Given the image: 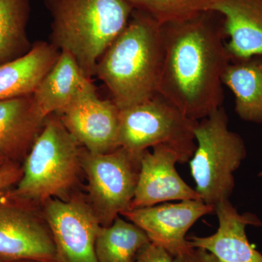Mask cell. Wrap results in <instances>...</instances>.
<instances>
[{
  "label": "cell",
  "mask_w": 262,
  "mask_h": 262,
  "mask_svg": "<svg viewBox=\"0 0 262 262\" xmlns=\"http://www.w3.org/2000/svg\"><path fill=\"white\" fill-rule=\"evenodd\" d=\"M163 61L159 94L191 120L222 107L223 75L230 57L223 17L208 10L162 25Z\"/></svg>",
  "instance_id": "6da1fadb"
},
{
  "label": "cell",
  "mask_w": 262,
  "mask_h": 262,
  "mask_svg": "<svg viewBox=\"0 0 262 262\" xmlns=\"http://www.w3.org/2000/svg\"><path fill=\"white\" fill-rule=\"evenodd\" d=\"M163 61L162 25L134 10L126 27L98 60L95 75L122 110L159 94Z\"/></svg>",
  "instance_id": "7a4b0ae2"
},
{
  "label": "cell",
  "mask_w": 262,
  "mask_h": 262,
  "mask_svg": "<svg viewBox=\"0 0 262 262\" xmlns=\"http://www.w3.org/2000/svg\"><path fill=\"white\" fill-rule=\"evenodd\" d=\"M44 4L51 17V44L72 54L89 78L134 10L128 0H44Z\"/></svg>",
  "instance_id": "3957f363"
},
{
  "label": "cell",
  "mask_w": 262,
  "mask_h": 262,
  "mask_svg": "<svg viewBox=\"0 0 262 262\" xmlns=\"http://www.w3.org/2000/svg\"><path fill=\"white\" fill-rule=\"evenodd\" d=\"M82 148L58 117L50 115L24 160L21 179L5 194L39 208L51 198L67 199L75 192Z\"/></svg>",
  "instance_id": "277c9868"
},
{
  "label": "cell",
  "mask_w": 262,
  "mask_h": 262,
  "mask_svg": "<svg viewBox=\"0 0 262 262\" xmlns=\"http://www.w3.org/2000/svg\"><path fill=\"white\" fill-rule=\"evenodd\" d=\"M194 136L196 147L189 161L191 173L201 201L214 207L233 193L234 172L247 155L246 144L229 129L223 107L199 120Z\"/></svg>",
  "instance_id": "5b68a950"
},
{
  "label": "cell",
  "mask_w": 262,
  "mask_h": 262,
  "mask_svg": "<svg viewBox=\"0 0 262 262\" xmlns=\"http://www.w3.org/2000/svg\"><path fill=\"white\" fill-rule=\"evenodd\" d=\"M198 122L159 94L120 110L119 146L141 155L149 148L165 144L177 150L187 163L195 151L194 129Z\"/></svg>",
  "instance_id": "8992f818"
},
{
  "label": "cell",
  "mask_w": 262,
  "mask_h": 262,
  "mask_svg": "<svg viewBox=\"0 0 262 262\" xmlns=\"http://www.w3.org/2000/svg\"><path fill=\"white\" fill-rule=\"evenodd\" d=\"M141 155L123 147L99 154L82 148L80 163L88 179L86 196L102 227L111 225L130 208L139 179Z\"/></svg>",
  "instance_id": "52a82bcc"
},
{
  "label": "cell",
  "mask_w": 262,
  "mask_h": 262,
  "mask_svg": "<svg viewBox=\"0 0 262 262\" xmlns=\"http://www.w3.org/2000/svg\"><path fill=\"white\" fill-rule=\"evenodd\" d=\"M39 208L51 232L57 262H98L96 242L102 226L86 195L51 198Z\"/></svg>",
  "instance_id": "ba28073f"
},
{
  "label": "cell",
  "mask_w": 262,
  "mask_h": 262,
  "mask_svg": "<svg viewBox=\"0 0 262 262\" xmlns=\"http://www.w3.org/2000/svg\"><path fill=\"white\" fill-rule=\"evenodd\" d=\"M0 258L57 262L51 230L35 208L0 192Z\"/></svg>",
  "instance_id": "9c48e42d"
},
{
  "label": "cell",
  "mask_w": 262,
  "mask_h": 262,
  "mask_svg": "<svg viewBox=\"0 0 262 262\" xmlns=\"http://www.w3.org/2000/svg\"><path fill=\"white\" fill-rule=\"evenodd\" d=\"M120 111L113 100L98 98L91 83L67 107L55 115L82 147L99 154L120 147Z\"/></svg>",
  "instance_id": "30bf717a"
},
{
  "label": "cell",
  "mask_w": 262,
  "mask_h": 262,
  "mask_svg": "<svg viewBox=\"0 0 262 262\" xmlns=\"http://www.w3.org/2000/svg\"><path fill=\"white\" fill-rule=\"evenodd\" d=\"M213 213V206L190 200L128 209L121 215L142 229L150 242L176 257L193 248L186 237L189 229L201 217Z\"/></svg>",
  "instance_id": "8fae6325"
},
{
  "label": "cell",
  "mask_w": 262,
  "mask_h": 262,
  "mask_svg": "<svg viewBox=\"0 0 262 262\" xmlns=\"http://www.w3.org/2000/svg\"><path fill=\"white\" fill-rule=\"evenodd\" d=\"M184 163L171 146L160 144L143 152L137 186L130 208H144L170 201L201 200L196 189L184 182L176 168Z\"/></svg>",
  "instance_id": "7c38bea8"
},
{
  "label": "cell",
  "mask_w": 262,
  "mask_h": 262,
  "mask_svg": "<svg viewBox=\"0 0 262 262\" xmlns=\"http://www.w3.org/2000/svg\"><path fill=\"white\" fill-rule=\"evenodd\" d=\"M219 228L207 237L188 238L193 248L209 251L222 262H262V254L251 246L246 235L248 225L260 226L262 222L251 213H239L229 200L214 206Z\"/></svg>",
  "instance_id": "4fadbf2b"
},
{
  "label": "cell",
  "mask_w": 262,
  "mask_h": 262,
  "mask_svg": "<svg viewBox=\"0 0 262 262\" xmlns=\"http://www.w3.org/2000/svg\"><path fill=\"white\" fill-rule=\"evenodd\" d=\"M224 18L231 61L262 56V0H213Z\"/></svg>",
  "instance_id": "5bb4252c"
},
{
  "label": "cell",
  "mask_w": 262,
  "mask_h": 262,
  "mask_svg": "<svg viewBox=\"0 0 262 262\" xmlns=\"http://www.w3.org/2000/svg\"><path fill=\"white\" fill-rule=\"evenodd\" d=\"M46 120L32 94L0 100V157L18 163L24 160Z\"/></svg>",
  "instance_id": "9a60e30c"
},
{
  "label": "cell",
  "mask_w": 262,
  "mask_h": 262,
  "mask_svg": "<svg viewBox=\"0 0 262 262\" xmlns=\"http://www.w3.org/2000/svg\"><path fill=\"white\" fill-rule=\"evenodd\" d=\"M92 83L72 54L61 51L59 57L32 94L38 111L45 118L67 107Z\"/></svg>",
  "instance_id": "2e32d148"
},
{
  "label": "cell",
  "mask_w": 262,
  "mask_h": 262,
  "mask_svg": "<svg viewBox=\"0 0 262 262\" xmlns=\"http://www.w3.org/2000/svg\"><path fill=\"white\" fill-rule=\"evenodd\" d=\"M60 53L51 43L37 42L23 56L0 64V100L34 94Z\"/></svg>",
  "instance_id": "e0dca14e"
},
{
  "label": "cell",
  "mask_w": 262,
  "mask_h": 262,
  "mask_svg": "<svg viewBox=\"0 0 262 262\" xmlns=\"http://www.w3.org/2000/svg\"><path fill=\"white\" fill-rule=\"evenodd\" d=\"M222 81L234 94L239 118L262 124V56L230 61Z\"/></svg>",
  "instance_id": "ac0fdd59"
},
{
  "label": "cell",
  "mask_w": 262,
  "mask_h": 262,
  "mask_svg": "<svg viewBox=\"0 0 262 262\" xmlns=\"http://www.w3.org/2000/svg\"><path fill=\"white\" fill-rule=\"evenodd\" d=\"M145 232L120 216L108 227H101L96 242L98 262H135L142 248L149 244Z\"/></svg>",
  "instance_id": "d6986e66"
},
{
  "label": "cell",
  "mask_w": 262,
  "mask_h": 262,
  "mask_svg": "<svg viewBox=\"0 0 262 262\" xmlns=\"http://www.w3.org/2000/svg\"><path fill=\"white\" fill-rule=\"evenodd\" d=\"M30 10V0H0V64L32 48L27 32Z\"/></svg>",
  "instance_id": "ffe728a7"
},
{
  "label": "cell",
  "mask_w": 262,
  "mask_h": 262,
  "mask_svg": "<svg viewBox=\"0 0 262 262\" xmlns=\"http://www.w3.org/2000/svg\"><path fill=\"white\" fill-rule=\"evenodd\" d=\"M134 10L160 25L182 21L211 9L213 0H128Z\"/></svg>",
  "instance_id": "44dd1931"
},
{
  "label": "cell",
  "mask_w": 262,
  "mask_h": 262,
  "mask_svg": "<svg viewBox=\"0 0 262 262\" xmlns=\"http://www.w3.org/2000/svg\"><path fill=\"white\" fill-rule=\"evenodd\" d=\"M23 175V168L18 162L8 161L0 165V192L11 189Z\"/></svg>",
  "instance_id": "7402d4cb"
},
{
  "label": "cell",
  "mask_w": 262,
  "mask_h": 262,
  "mask_svg": "<svg viewBox=\"0 0 262 262\" xmlns=\"http://www.w3.org/2000/svg\"><path fill=\"white\" fill-rule=\"evenodd\" d=\"M135 262H175L174 257L161 246L150 242L142 248Z\"/></svg>",
  "instance_id": "603a6c76"
},
{
  "label": "cell",
  "mask_w": 262,
  "mask_h": 262,
  "mask_svg": "<svg viewBox=\"0 0 262 262\" xmlns=\"http://www.w3.org/2000/svg\"><path fill=\"white\" fill-rule=\"evenodd\" d=\"M175 262H222L209 251L200 248H192L187 252L174 257Z\"/></svg>",
  "instance_id": "cb8c5ba5"
},
{
  "label": "cell",
  "mask_w": 262,
  "mask_h": 262,
  "mask_svg": "<svg viewBox=\"0 0 262 262\" xmlns=\"http://www.w3.org/2000/svg\"><path fill=\"white\" fill-rule=\"evenodd\" d=\"M0 262H40L37 261H31V260H10L6 258H0Z\"/></svg>",
  "instance_id": "d4e9b609"
},
{
  "label": "cell",
  "mask_w": 262,
  "mask_h": 262,
  "mask_svg": "<svg viewBox=\"0 0 262 262\" xmlns=\"http://www.w3.org/2000/svg\"><path fill=\"white\" fill-rule=\"evenodd\" d=\"M6 161H8V160L5 159V158H2V157H0V165H3V164L5 163Z\"/></svg>",
  "instance_id": "484cf974"
}]
</instances>
